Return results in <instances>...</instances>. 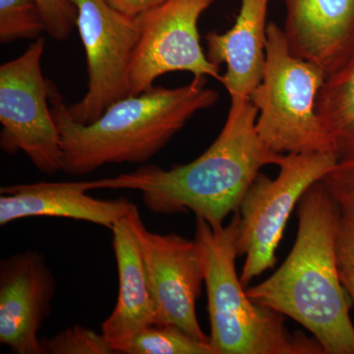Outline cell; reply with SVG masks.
<instances>
[{
  "instance_id": "6da1fadb",
  "label": "cell",
  "mask_w": 354,
  "mask_h": 354,
  "mask_svg": "<svg viewBox=\"0 0 354 354\" xmlns=\"http://www.w3.org/2000/svg\"><path fill=\"white\" fill-rule=\"evenodd\" d=\"M257 116L250 99L232 101L220 134L196 160L171 169L147 165L94 180L95 189L138 190L153 213L192 212L197 218L220 227L239 211L261 169L278 165L283 157L261 141L256 131Z\"/></svg>"
},
{
  "instance_id": "7a4b0ae2",
  "label": "cell",
  "mask_w": 354,
  "mask_h": 354,
  "mask_svg": "<svg viewBox=\"0 0 354 354\" xmlns=\"http://www.w3.org/2000/svg\"><path fill=\"white\" fill-rule=\"evenodd\" d=\"M339 218V204L323 179L313 184L298 203L290 253L271 277L246 293L299 323L323 353L354 354V326L337 261Z\"/></svg>"
},
{
  "instance_id": "3957f363",
  "label": "cell",
  "mask_w": 354,
  "mask_h": 354,
  "mask_svg": "<svg viewBox=\"0 0 354 354\" xmlns=\"http://www.w3.org/2000/svg\"><path fill=\"white\" fill-rule=\"evenodd\" d=\"M48 100L60 135L64 171L85 176L102 165L142 164L160 152L198 111L218 100L206 77L183 87H153L113 102L88 124L70 115L59 91L48 80Z\"/></svg>"
},
{
  "instance_id": "277c9868",
  "label": "cell",
  "mask_w": 354,
  "mask_h": 354,
  "mask_svg": "<svg viewBox=\"0 0 354 354\" xmlns=\"http://www.w3.org/2000/svg\"><path fill=\"white\" fill-rule=\"evenodd\" d=\"M239 213L213 227L197 218L194 241L208 297L209 342L216 354L323 353L318 342L291 335L283 314L249 298L236 272Z\"/></svg>"
},
{
  "instance_id": "5b68a950",
  "label": "cell",
  "mask_w": 354,
  "mask_h": 354,
  "mask_svg": "<svg viewBox=\"0 0 354 354\" xmlns=\"http://www.w3.org/2000/svg\"><path fill=\"white\" fill-rule=\"evenodd\" d=\"M265 55L262 80L250 95L258 111L256 131L262 143L279 155L335 153L316 111L326 74L291 53L283 30L276 23L268 24Z\"/></svg>"
},
{
  "instance_id": "8992f818",
  "label": "cell",
  "mask_w": 354,
  "mask_h": 354,
  "mask_svg": "<svg viewBox=\"0 0 354 354\" xmlns=\"http://www.w3.org/2000/svg\"><path fill=\"white\" fill-rule=\"evenodd\" d=\"M337 162L334 153H286L279 160L276 178L261 172L256 177L237 211V251L239 257L245 256L241 276L244 288L276 264L277 249L293 209Z\"/></svg>"
},
{
  "instance_id": "52a82bcc",
  "label": "cell",
  "mask_w": 354,
  "mask_h": 354,
  "mask_svg": "<svg viewBox=\"0 0 354 354\" xmlns=\"http://www.w3.org/2000/svg\"><path fill=\"white\" fill-rule=\"evenodd\" d=\"M44 39L34 43L0 66V146L8 153L23 152L39 171H64L60 135L41 71Z\"/></svg>"
},
{
  "instance_id": "ba28073f",
  "label": "cell",
  "mask_w": 354,
  "mask_h": 354,
  "mask_svg": "<svg viewBox=\"0 0 354 354\" xmlns=\"http://www.w3.org/2000/svg\"><path fill=\"white\" fill-rule=\"evenodd\" d=\"M87 58L88 90L68 106L70 115L93 122L113 102L129 95V73L139 38L136 18L115 10L106 0H70Z\"/></svg>"
},
{
  "instance_id": "9c48e42d",
  "label": "cell",
  "mask_w": 354,
  "mask_h": 354,
  "mask_svg": "<svg viewBox=\"0 0 354 354\" xmlns=\"http://www.w3.org/2000/svg\"><path fill=\"white\" fill-rule=\"evenodd\" d=\"M215 0H169L137 16L139 38L129 73V95L153 87L156 79L176 71L221 82L220 67L209 62L200 44L198 21Z\"/></svg>"
},
{
  "instance_id": "30bf717a",
  "label": "cell",
  "mask_w": 354,
  "mask_h": 354,
  "mask_svg": "<svg viewBox=\"0 0 354 354\" xmlns=\"http://www.w3.org/2000/svg\"><path fill=\"white\" fill-rule=\"evenodd\" d=\"M127 220L145 266L158 325L174 326L198 339L209 342L196 314V302L204 283L196 242L176 234L150 232L137 207Z\"/></svg>"
},
{
  "instance_id": "8fae6325",
  "label": "cell",
  "mask_w": 354,
  "mask_h": 354,
  "mask_svg": "<svg viewBox=\"0 0 354 354\" xmlns=\"http://www.w3.org/2000/svg\"><path fill=\"white\" fill-rule=\"evenodd\" d=\"M55 281L41 254L27 251L0 263V342L18 354L44 353L38 333L50 312Z\"/></svg>"
},
{
  "instance_id": "7c38bea8",
  "label": "cell",
  "mask_w": 354,
  "mask_h": 354,
  "mask_svg": "<svg viewBox=\"0 0 354 354\" xmlns=\"http://www.w3.org/2000/svg\"><path fill=\"white\" fill-rule=\"evenodd\" d=\"M286 43L329 76L354 50V0H285Z\"/></svg>"
},
{
  "instance_id": "4fadbf2b",
  "label": "cell",
  "mask_w": 354,
  "mask_h": 354,
  "mask_svg": "<svg viewBox=\"0 0 354 354\" xmlns=\"http://www.w3.org/2000/svg\"><path fill=\"white\" fill-rule=\"evenodd\" d=\"M93 181L39 183L4 186L0 189V225L32 216L72 218L113 230L136 208L127 199L90 196Z\"/></svg>"
},
{
  "instance_id": "5bb4252c",
  "label": "cell",
  "mask_w": 354,
  "mask_h": 354,
  "mask_svg": "<svg viewBox=\"0 0 354 354\" xmlns=\"http://www.w3.org/2000/svg\"><path fill=\"white\" fill-rule=\"evenodd\" d=\"M111 230L120 288L113 313L102 323V335L116 353H124L140 333L158 325V314L138 243L127 218Z\"/></svg>"
},
{
  "instance_id": "9a60e30c",
  "label": "cell",
  "mask_w": 354,
  "mask_h": 354,
  "mask_svg": "<svg viewBox=\"0 0 354 354\" xmlns=\"http://www.w3.org/2000/svg\"><path fill=\"white\" fill-rule=\"evenodd\" d=\"M269 0H241V10L234 27L205 37L207 57L220 67L227 65L221 83L232 101L250 99L262 80L267 41V9Z\"/></svg>"
},
{
  "instance_id": "2e32d148",
  "label": "cell",
  "mask_w": 354,
  "mask_h": 354,
  "mask_svg": "<svg viewBox=\"0 0 354 354\" xmlns=\"http://www.w3.org/2000/svg\"><path fill=\"white\" fill-rule=\"evenodd\" d=\"M316 111L335 152L342 158L354 153V50L339 69L326 77Z\"/></svg>"
},
{
  "instance_id": "e0dca14e",
  "label": "cell",
  "mask_w": 354,
  "mask_h": 354,
  "mask_svg": "<svg viewBox=\"0 0 354 354\" xmlns=\"http://www.w3.org/2000/svg\"><path fill=\"white\" fill-rule=\"evenodd\" d=\"M127 354H216L211 342L201 341L174 326L156 325L140 333Z\"/></svg>"
},
{
  "instance_id": "ac0fdd59",
  "label": "cell",
  "mask_w": 354,
  "mask_h": 354,
  "mask_svg": "<svg viewBox=\"0 0 354 354\" xmlns=\"http://www.w3.org/2000/svg\"><path fill=\"white\" fill-rule=\"evenodd\" d=\"M46 32L37 0H0V41L39 39Z\"/></svg>"
},
{
  "instance_id": "d6986e66",
  "label": "cell",
  "mask_w": 354,
  "mask_h": 354,
  "mask_svg": "<svg viewBox=\"0 0 354 354\" xmlns=\"http://www.w3.org/2000/svg\"><path fill=\"white\" fill-rule=\"evenodd\" d=\"M44 353L53 354H113L104 335L80 325L58 333L43 342Z\"/></svg>"
},
{
  "instance_id": "ffe728a7",
  "label": "cell",
  "mask_w": 354,
  "mask_h": 354,
  "mask_svg": "<svg viewBox=\"0 0 354 354\" xmlns=\"http://www.w3.org/2000/svg\"><path fill=\"white\" fill-rule=\"evenodd\" d=\"M327 187L337 200L339 208L337 234V258L348 260L354 265V190L341 189L328 185Z\"/></svg>"
},
{
  "instance_id": "44dd1931",
  "label": "cell",
  "mask_w": 354,
  "mask_h": 354,
  "mask_svg": "<svg viewBox=\"0 0 354 354\" xmlns=\"http://www.w3.org/2000/svg\"><path fill=\"white\" fill-rule=\"evenodd\" d=\"M46 24V32L64 41L76 25L77 10L70 0H37Z\"/></svg>"
},
{
  "instance_id": "7402d4cb",
  "label": "cell",
  "mask_w": 354,
  "mask_h": 354,
  "mask_svg": "<svg viewBox=\"0 0 354 354\" xmlns=\"http://www.w3.org/2000/svg\"><path fill=\"white\" fill-rule=\"evenodd\" d=\"M323 181L330 187L354 190V153L339 160Z\"/></svg>"
},
{
  "instance_id": "603a6c76",
  "label": "cell",
  "mask_w": 354,
  "mask_h": 354,
  "mask_svg": "<svg viewBox=\"0 0 354 354\" xmlns=\"http://www.w3.org/2000/svg\"><path fill=\"white\" fill-rule=\"evenodd\" d=\"M115 10L129 17L136 18L151 9L162 6L169 0H106Z\"/></svg>"
},
{
  "instance_id": "cb8c5ba5",
  "label": "cell",
  "mask_w": 354,
  "mask_h": 354,
  "mask_svg": "<svg viewBox=\"0 0 354 354\" xmlns=\"http://www.w3.org/2000/svg\"><path fill=\"white\" fill-rule=\"evenodd\" d=\"M339 274L342 285L354 304V265L348 260L339 259Z\"/></svg>"
}]
</instances>
